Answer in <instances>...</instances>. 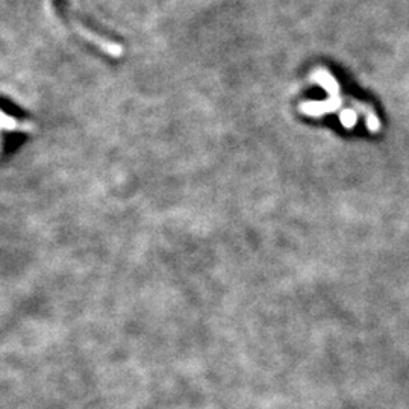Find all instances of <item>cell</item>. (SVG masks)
Returning a JSON list of instances; mask_svg holds the SVG:
<instances>
[{"label":"cell","mask_w":409,"mask_h":409,"mask_svg":"<svg viewBox=\"0 0 409 409\" xmlns=\"http://www.w3.org/2000/svg\"><path fill=\"white\" fill-rule=\"evenodd\" d=\"M0 131H2V127H0Z\"/></svg>","instance_id":"cell-4"},{"label":"cell","mask_w":409,"mask_h":409,"mask_svg":"<svg viewBox=\"0 0 409 409\" xmlns=\"http://www.w3.org/2000/svg\"><path fill=\"white\" fill-rule=\"evenodd\" d=\"M0 127L2 129H6V131H11V132H14V131H32V124L29 123H20L18 120L13 119V117H9L8 114L2 112L0 111Z\"/></svg>","instance_id":"cell-2"},{"label":"cell","mask_w":409,"mask_h":409,"mask_svg":"<svg viewBox=\"0 0 409 409\" xmlns=\"http://www.w3.org/2000/svg\"><path fill=\"white\" fill-rule=\"evenodd\" d=\"M340 122L347 127V129H352V127L358 122V112L355 110H347L343 108L340 111Z\"/></svg>","instance_id":"cell-3"},{"label":"cell","mask_w":409,"mask_h":409,"mask_svg":"<svg viewBox=\"0 0 409 409\" xmlns=\"http://www.w3.org/2000/svg\"><path fill=\"white\" fill-rule=\"evenodd\" d=\"M311 78L315 84H319L322 88H324L327 91V95H329V100L303 102L300 105L302 112H305L311 117H320L326 112H334L336 110H341L343 105L350 100V96L341 92L340 85H338V80L335 79V76L331 72H327L326 68H323V67L315 68Z\"/></svg>","instance_id":"cell-1"}]
</instances>
